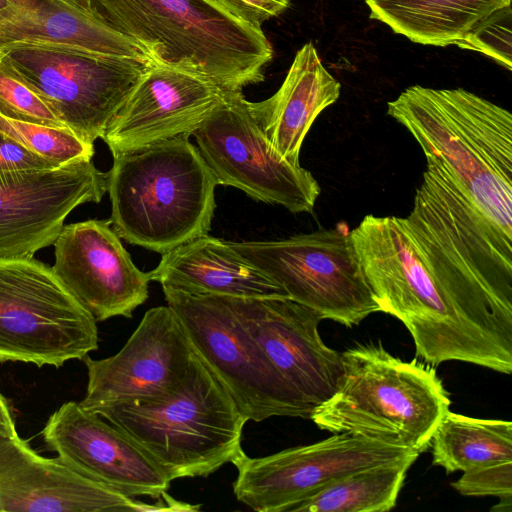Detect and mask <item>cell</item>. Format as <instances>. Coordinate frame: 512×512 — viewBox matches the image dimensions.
<instances>
[{
    "label": "cell",
    "mask_w": 512,
    "mask_h": 512,
    "mask_svg": "<svg viewBox=\"0 0 512 512\" xmlns=\"http://www.w3.org/2000/svg\"><path fill=\"white\" fill-rule=\"evenodd\" d=\"M57 167L0 132V173L34 172Z\"/></svg>",
    "instance_id": "32"
},
{
    "label": "cell",
    "mask_w": 512,
    "mask_h": 512,
    "mask_svg": "<svg viewBox=\"0 0 512 512\" xmlns=\"http://www.w3.org/2000/svg\"><path fill=\"white\" fill-rule=\"evenodd\" d=\"M415 451L350 433L263 457L244 451L233 460L236 499L258 512H291L300 502L356 471L405 458ZM419 454V453H418Z\"/></svg>",
    "instance_id": "13"
},
{
    "label": "cell",
    "mask_w": 512,
    "mask_h": 512,
    "mask_svg": "<svg viewBox=\"0 0 512 512\" xmlns=\"http://www.w3.org/2000/svg\"><path fill=\"white\" fill-rule=\"evenodd\" d=\"M433 464L447 473L512 461V423L449 411L431 440Z\"/></svg>",
    "instance_id": "25"
},
{
    "label": "cell",
    "mask_w": 512,
    "mask_h": 512,
    "mask_svg": "<svg viewBox=\"0 0 512 512\" xmlns=\"http://www.w3.org/2000/svg\"><path fill=\"white\" fill-rule=\"evenodd\" d=\"M437 277L463 309L512 343V243L427 163L405 217Z\"/></svg>",
    "instance_id": "3"
},
{
    "label": "cell",
    "mask_w": 512,
    "mask_h": 512,
    "mask_svg": "<svg viewBox=\"0 0 512 512\" xmlns=\"http://www.w3.org/2000/svg\"><path fill=\"white\" fill-rule=\"evenodd\" d=\"M112 156L109 220L120 238L162 255L208 234L218 183L189 138Z\"/></svg>",
    "instance_id": "5"
},
{
    "label": "cell",
    "mask_w": 512,
    "mask_h": 512,
    "mask_svg": "<svg viewBox=\"0 0 512 512\" xmlns=\"http://www.w3.org/2000/svg\"><path fill=\"white\" fill-rule=\"evenodd\" d=\"M341 85L323 66L311 42L304 44L280 88L271 97L251 102L253 114L273 149L300 165L302 143L317 116L337 101Z\"/></svg>",
    "instance_id": "22"
},
{
    "label": "cell",
    "mask_w": 512,
    "mask_h": 512,
    "mask_svg": "<svg viewBox=\"0 0 512 512\" xmlns=\"http://www.w3.org/2000/svg\"><path fill=\"white\" fill-rule=\"evenodd\" d=\"M0 114L25 122L67 128L46 99L16 71L3 50H0Z\"/></svg>",
    "instance_id": "28"
},
{
    "label": "cell",
    "mask_w": 512,
    "mask_h": 512,
    "mask_svg": "<svg viewBox=\"0 0 512 512\" xmlns=\"http://www.w3.org/2000/svg\"><path fill=\"white\" fill-rule=\"evenodd\" d=\"M151 505L95 482L58 456L37 454L18 436H0V511H150Z\"/></svg>",
    "instance_id": "20"
},
{
    "label": "cell",
    "mask_w": 512,
    "mask_h": 512,
    "mask_svg": "<svg viewBox=\"0 0 512 512\" xmlns=\"http://www.w3.org/2000/svg\"><path fill=\"white\" fill-rule=\"evenodd\" d=\"M53 245V271L96 321L131 318L147 300L149 273L133 263L109 219L63 225Z\"/></svg>",
    "instance_id": "18"
},
{
    "label": "cell",
    "mask_w": 512,
    "mask_h": 512,
    "mask_svg": "<svg viewBox=\"0 0 512 512\" xmlns=\"http://www.w3.org/2000/svg\"><path fill=\"white\" fill-rule=\"evenodd\" d=\"M0 50L61 122L90 144L102 139L153 63L42 45H12Z\"/></svg>",
    "instance_id": "11"
},
{
    "label": "cell",
    "mask_w": 512,
    "mask_h": 512,
    "mask_svg": "<svg viewBox=\"0 0 512 512\" xmlns=\"http://www.w3.org/2000/svg\"><path fill=\"white\" fill-rule=\"evenodd\" d=\"M418 456L413 453L351 473L303 500L291 512H387L395 507L406 474Z\"/></svg>",
    "instance_id": "26"
},
{
    "label": "cell",
    "mask_w": 512,
    "mask_h": 512,
    "mask_svg": "<svg viewBox=\"0 0 512 512\" xmlns=\"http://www.w3.org/2000/svg\"><path fill=\"white\" fill-rule=\"evenodd\" d=\"M228 243L323 320L352 327L379 312L345 223L281 240Z\"/></svg>",
    "instance_id": "10"
},
{
    "label": "cell",
    "mask_w": 512,
    "mask_h": 512,
    "mask_svg": "<svg viewBox=\"0 0 512 512\" xmlns=\"http://www.w3.org/2000/svg\"><path fill=\"white\" fill-rule=\"evenodd\" d=\"M12 45H42L153 62L142 46L95 14L42 0H25L0 9V49Z\"/></svg>",
    "instance_id": "23"
},
{
    "label": "cell",
    "mask_w": 512,
    "mask_h": 512,
    "mask_svg": "<svg viewBox=\"0 0 512 512\" xmlns=\"http://www.w3.org/2000/svg\"><path fill=\"white\" fill-rule=\"evenodd\" d=\"M96 320L34 257L0 258V362L59 368L98 348Z\"/></svg>",
    "instance_id": "8"
},
{
    "label": "cell",
    "mask_w": 512,
    "mask_h": 512,
    "mask_svg": "<svg viewBox=\"0 0 512 512\" xmlns=\"http://www.w3.org/2000/svg\"><path fill=\"white\" fill-rule=\"evenodd\" d=\"M511 25V5H507L482 18L455 45L462 49L483 53L511 70Z\"/></svg>",
    "instance_id": "29"
},
{
    "label": "cell",
    "mask_w": 512,
    "mask_h": 512,
    "mask_svg": "<svg viewBox=\"0 0 512 512\" xmlns=\"http://www.w3.org/2000/svg\"><path fill=\"white\" fill-rule=\"evenodd\" d=\"M42 436L67 466L129 497L159 499L172 482L130 436L79 402L62 404L47 420Z\"/></svg>",
    "instance_id": "17"
},
{
    "label": "cell",
    "mask_w": 512,
    "mask_h": 512,
    "mask_svg": "<svg viewBox=\"0 0 512 512\" xmlns=\"http://www.w3.org/2000/svg\"><path fill=\"white\" fill-rule=\"evenodd\" d=\"M192 136L218 185L292 213L313 211L319 183L273 149L242 91H226Z\"/></svg>",
    "instance_id": "12"
},
{
    "label": "cell",
    "mask_w": 512,
    "mask_h": 512,
    "mask_svg": "<svg viewBox=\"0 0 512 512\" xmlns=\"http://www.w3.org/2000/svg\"><path fill=\"white\" fill-rule=\"evenodd\" d=\"M226 91L195 75L152 63L102 140L112 155L189 138Z\"/></svg>",
    "instance_id": "19"
},
{
    "label": "cell",
    "mask_w": 512,
    "mask_h": 512,
    "mask_svg": "<svg viewBox=\"0 0 512 512\" xmlns=\"http://www.w3.org/2000/svg\"><path fill=\"white\" fill-rule=\"evenodd\" d=\"M223 297L314 412L334 394L343 374L342 356L323 342L318 330L323 318L317 312L287 297Z\"/></svg>",
    "instance_id": "16"
},
{
    "label": "cell",
    "mask_w": 512,
    "mask_h": 512,
    "mask_svg": "<svg viewBox=\"0 0 512 512\" xmlns=\"http://www.w3.org/2000/svg\"><path fill=\"white\" fill-rule=\"evenodd\" d=\"M0 436H18L11 406L2 394H0Z\"/></svg>",
    "instance_id": "33"
},
{
    "label": "cell",
    "mask_w": 512,
    "mask_h": 512,
    "mask_svg": "<svg viewBox=\"0 0 512 512\" xmlns=\"http://www.w3.org/2000/svg\"><path fill=\"white\" fill-rule=\"evenodd\" d=\"M196 353L175 311L147 310L123 347L103 359L83 358L88 382L80 405L91 413L165 397L186 375Z\"/></svg>",
    "instance_id": "14"
},
{
    "label": "cell",
    "mask_w": 512,
    "mask_h": 512,
    "mask_svg": "<svg viewBox=\"0 0 512 512\" xmlns=\"http://www.w3.org/2000/svg\"><path fill=\"white\" fill-rule=\"evenodd\" d=\"M148 273L150 280L162 287L193 295L287 297L228 241L208 234L162 254L159 264Z\"/></svg>",
    "instance_id": "21"
},
{
    "label": "cell",
    "mask_w": 512,
    "mask_h": 512,
    "mask_svg": "<svg viewBox=\"0 0 512 512\" xmlns=\"http://www.w3.org/2000/svg\"><path fill=\"white\" fill-rule=\"evenodd\" d=\"M475 210L512 243V115L463 88L413 85L387 103Z\"/></svg>",
    "instance_id": "2"
},
{
    "label": "cell",
    "mask_w": 512,
    "mask_h": 512,
    "mask_svg": "<svg viewBox=\"0 0 512 512\" xmlns=\"http://www.w3.org/2000/svg\"><path fill=\"white\" fill-rule=\"evenodd\" d=\"M130 436L173 480L206 477L244 450L246 419L196 354L186 375L165 397L95 413Z\"/></svg>",
    "instance_id": "7"
},
{
    "label": "cell",
    "mask_w": 512,
    "mask_h": 512,
    "mask_svg": "<svg viewBox=\"0 0 512 512\" xmlns=\"http://www.w3.org/2000/svg\"><path fill=\"white\" fill-rule=\"evenodd\" d=\"M370 18L423 45L460 41L482 18L511 0H365Z\"/></svg>",
    "instance_id": "24"
},
{
    "label": "cell",
    "mask_w": 512,
    "mask_h": 512,
    "mask_svg": "<svg viewBox=\"0 0 512 512\" xmlns=\"http://www.w3.org/2000/svg\"><path fill=\"white\" fill-rule=\"evenodd\" d=\"M108 172L92 159L50 170L0 173V258L34 257L53 245L67 216L78 206L99 203Z\"/></svg>",
    "instance_id": "15"
},
{
    "label": "cell",
    "mask_w": 512,
    "mask_h": 512,
    "mask_svg": "<svg viewBox=\"0 0 512 512\" xmlns=\"http://www.w3.org/2000/svg\"><path fill=\"white\" fill-rule=\"evenodd\" d=\"M341 356V381L311 416L316 426L426 451L451 404L436 370L416 359L403 361L382 345H357Z\"/></svg>",
    "instance_id": "6"
},
{
    "label": "cell",
    "mask_w": 512,
    "mask_h": 512,
    "mask_svg": "<svg viewBox=\"0 0 512 512\" xmlns=\"http://www.w3.org/2000/svg\"><path fill=\"white\" fill-rule=\"evenodd\" d=\"M92 12L142 46L151 60L242 91L264 80L273 49L262 28L208 0H92Z\"/></svg>",
    "instance_id": "4"
},
{
    "label": "cell",
    "mask_w": 512,
    "mask_h": 512,
    "mask_svg": "<svg viewBox=\"0 0 512 512\" xmlns=\"http://www.w3.org/2000/svg\"><path fill=\"white\" fill-rule=\"evenodd\" d=\"M195 353L231 396L246 421L310 419L314 410L271 364L223 296L162 287Z\"/></svg>",
    "instance_id": "9"
},
{
    "label": "cell",
    "mask_w": 512,
    "mask_h": 512,
    "mask_svg": "<svg viewBox=\"0 0 512 512\" xmlns=\"http://www.w3.org/2000/svg\"><path fill=\"white\" fill-rule=\"evenodd\" d=\"M0 132L56 166L92 159L94 145L67 128L12 119L0 114Z\"/></svg>",
    "instance_id": "27"
},
{
    "label": "cell",
    "mask_w": 512,
    "mask_h": 512,
    "mask_svg": "<svg viewBox=\"0 0 512 512\" xmlns=\"http://www.w3.org/2000/svg\"><path fill=\"white\" fill-rule=\"evenodd\" d=\"M52 5L73 10L78 13L94 14L92 12V0H42Z\"/></svg>",
    "instance_id": "34"
},
{
    "label": "cell",
    "mask_w": 512,
    "mask_h": 512,
    "mask_svg": "<svg viewBox=\"0 0 512 512\" xmlns=\"http://www.w3.org/2000/svg\"><path fill=\"white\" fill-rule=\"evenodd\" d=\"M451 486L464 496H493L499 498L496 512L512 510V461L486 465L463 472Z\"/></svg>",
    "instance_id": "30"
},
{
    "label": "cell",
    "mask_w": 512,
    "mask_h": 512,
    "mask_svg": "<svg viewBox=\"0 0 512 512\" xmlns=\"http://www.w3.org/2000/svg\"><path fill=\"white\" fill-rule=\"evenodd\" d=\"M233 18L250 26L262 24L283 13L290 0H208Z\"/></svg>",
    "instance_id": "31"
},
{
    "label": "cell",
    "mask_w": 512,
    "mask_h": 512,
    "mask_svg": "<svg viewBox=\"0 0 512 512\" xmlns=\"http://www.w3.org/2000/svg\"><path fill=\"white\" fill-rule=\"evenodd\" d=\"M350 234L379 312L404 324L419 357L434 366L461 361L511 374L512 345L456 301L405 217L366 215Z\"/></svg>",
    "instance_id": "1"
}]
</instances>
